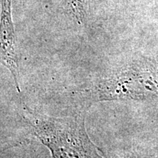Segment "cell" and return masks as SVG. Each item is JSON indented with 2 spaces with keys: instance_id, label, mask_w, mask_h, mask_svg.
I'll return each instance as SVG.
<instances>
[{
  "instance_id": "3",
  "label": "cell",
  "mask_w": 158,
  "mask_h": 158,
  "mask_svg": "<svg viewBox=\"0 0 158 158\" xmlns=\"http://www.w3.org/2000/svg\"><path fill=\"white\" fill-rule=\"evenodd\" d=\"M11 5L12 0H1V62L10 73L17 92L21 93Z\"/></svg>"
},
{
  "instance_id": "5",
  "label": "cell",
  "mask_w": 158,
  "mask_h": 158,
  "mask_svg": "<svg viewBox=\"0 0 158 158\" xmlns=\"http://www.w3.org/2000/svg\"><path fill=\"white\" fill-rule=\"evenodd\" d=\"M106 158H158V154L138 151H124L114 153Z\"/></svg>"
},
{
  "instance_id": "4",
  "label": "cell",
  "mask_w": 158,
  "mask_h": 158,
  "mask_svg": "<svg viewBox=\"0 0 158 158\" xmlns=\"http://www.w3.org/2000/svg\"><path fill=\"white\" fill-rule=\"evenodd\" d=\"M71 14L78 24L84 23L86 19V2L85 0H65Z\"/></svg>"
},
{
  "instance_id": "2",
  "label": "cell",
  "mask_w": 158,
  "mask_h": 158,
  "mask_svg": "<svg viewBox=\"0 0 158 158\" xmlns=\"http://www.w3.org/2000/svg\"><path fill=\"white\" fill-rule=\"evenodd\" d=\"M21 116L31 133L48 148L52 158H106L86 131L84 111L72 116H48L21 100Z\"/></svg>"
},
{
  "instance_id": "1",
  "label": "cell",
  "mask_w": 158,
  "mask_h": 158,
  "mask_svg": "<svg viewBox=\"0 0 158 158\" xmlns=\"http://www.w3.org/2000/svg\"><path fill=\"white\" fill-rule=\"evenodd\" d=\"M158 96V62L136 60L108 70L73 90L81 111L97 102Z\"/></svg>"
}]
</instances>
